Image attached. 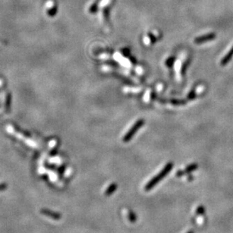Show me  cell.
<instances>
[{
  "instance_id": "cell-1",
  "label": "cell",
  "mask_w": 233,
  "mask_h": 233,
  "mask_svg": "<svg viewBox=\"0 0 233 233\" xmlns=\"http://www.w3.org/2000/svg\"><path fill=\"white\" fill-rule=\"evenodd\" d=\"M173 167H174V163H168L158 174L156 175L155 177L152 178V179L148 182L147 185L145 187V191H150V190H152L160 181H161L167 175L169 174L170 171L172 170Z\"/></svg>"
},
{
  "instance_id": "cell-2",
  "label": "cell",
  "mask_w": 233,
  "mask_h": 233,
  "mask_svg": "<svg viewBox=\"0 0 233 233\" xmlns=\"http://www.w3.org/2000/svg\"><path fill=\"white\" fill-rule=\"evenodd\" d=\"M144 120H138L137 122H136V124L131 127V129L126 133L124 138H123V141H124V142H127L130 141V139H131V138H133V136L136 134V133L139 130V128H141V127L144 125Z\"/></svg>"
},
{
  "instance_id": "cell-3",
  "label": "cell",
  "mask_w": 233,
  "mask_h": 233,
  "mask_svg": "<svg viewBox=\"0 0 233 233\" xmlns=\"http://www.w3.org/2000/svg\"><path fill=\"white\" fill-rule=\"evenodd\" d=\"M40 213L42 215H45L46 217H50V218L53 219L55 220H59L61 218V215L58 212L52 211L51 210H48V209H42L40 210Z\"/></svg>"
},
{
  "instance_id": "cell-4",
  "label": "cell",
  "mask_w": 233,
  "mask_h": 233,
  "mask_svg": "<svg viewBox=\"0 0 233 233\" xmlns=\"http://www.w3.org/2000/svg\"><path fill=\"white\" fill-rule=\"evenodd\" d=\"M214 38H215V34H206V35L198 37V38L195 39V42H196V43L200 44V43H202V42H207V41L211 40V39H213Z\"/></svg>"
},
{
  "instance_id": "cell-5",
  "label": "cell",
  "mask_w": 233,
  "mask_h": 233,
  "mask_svg": "<svg viewBox=\"0 0 233 233\" xmlns=\"http://www.w3.org/2000/svg\"><path fill=\"white\" fill-rule=\"evenodd\" d=\"M197 168H198V164H197V163H193V164H191L189 165V166L187 167L184 171H179V172H178L177 174H176V175H177L179 177H180V176H182L183 174H188V173L192 172L193 170H196Z\"/></svg>"
},
{
  "instance_id": "cell-6",
  "label": "cell",
  "mask_w": 233,
  "mask_h": 233,
  "mask_svg": "<svg viewBox=\"0 0 233 233\" xmlns=\"http://www.w3.org/2000/svg\"><path fill=\"white\" fill-rule=\"evenodd\" d=\"M116 188H117V185L116 183H112L111 185H110L108 186V188H107L106 192H105V194L106 196H110L116 191Z\"/></svg>"
},
{
  "instance_id": "cell-7",
  "label": "cell",
  "mask_w": 233,
  "mask_h": 233,
  "mask_svg": "<svg viewBox=\"0 0 233 233\" xmlns=\"http://www.w3.org/2000/svg\"><path fill=\"white\" fill-rule=\"evenodd\" d=\"M232 56H233V48L231 49V51L229 52L227 55H226V57L222 60V62H221L222 64H223V65H225V64H227V63L230 61L231 58L232 57Z\"/></svg>"
},
{
  "instance_id": "cell-8",
  "label": "cell",
  "mask_w": 233,
  "mask_h": 233,
  "mask_svg": "<svg viewBox=\"0 0 233 233\" xmlns=\"http://www.w3.org/2000/svg\"><path fill=\"white\" fill-rule=\"evenodd\" d=\"M128 219L130 222L132 223H135L136 221V215L133 213V211H129L128 213Z\"/></svg>"
},
{
  "instance_id": "cell-9",
  "label": "cell",
  "mask_w": 233,
  "mask_h": 233,
  "mask_svg": "<svg viewBox=\"0 0 233 233\" xmlns=\"http://www.w3.org/2000/svg\"><path fill=\"white\" fill-rule=\"evenodd\" d=\"M204 208L203 206H200L197 208V213L198 214H204Z\"/></svg>"
},
{
  "instance_id": "cell-10",
  "label": "cell",
  "mask_w": 233,
  "mask_h": 233,
  "mask_svg": "<svg viewBox=\"0 0 233 233\" xmlns=\"http://www.w3.org/2000/svg\"><path fill=\"white\" fill-rule=\"evenodd\" d=\"M7 188V185L5 183H1L0 184V192L3 191V190H5Z\"/></svg>"
},
{
  "instance_id": "cell-11",
  "label": "cell",
  "mask_w": 233,
  "mask_h": 233,
  "mask_svg": "<svg viewBox=\"0 0 233 233\" xmlns=\"http://www.w3.org/2000/svg\"><path fill=\"white\" fill-rule=\"evenodd\" d=\"M187 233H194V232H193L192 230H190L189 232H187Z\"/></svg>"
}]
</instances>
